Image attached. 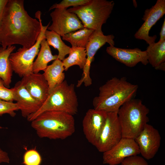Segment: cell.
<instances>
[{
	"mask_svg": "<svg viewBox=\"0 0 165 165\" xmlns=\"http://www.w3.org/2000/svg\"><path fill=\"white\" fill-rule=\"evenodd\" d=\"M24 0H8L0 25V44L5 48L15 44L28 49L36 42L42 23L41 12L31 17L25 10Z\"/></svg>",
	"mask_w": 165,
	"mask_h": 165,
	"instance_id": "cell-1",
	"label": "cell"
},
{
	"mask_svg": "<svg viewBox=\"0 0 165 165\" xmlns=\"http://www.w3.org/2000/svg\"><path fill=\"white\" fill-rule=\"evenodd\" d=\"M138 88L137 85L127 81L125 77H113L99 87L98 95L93 101L94 108L117 112L124 103L134 98Z\"/></svg>",
	"mask_w": 165,
	"mask_h": 165,
	"instance_id": "cell-2",
	"label": "cell"
},
{
	"mask_svg": "<svg viewBox=\"0 0 165 165\" xmlns=\"http://www.w3.org/2000/svg\"><path fill=\"white\" fill-rule=\"evenodd\" d=\"M38 137L50 139H64L75 130L73 116L61 111H46L31 122Z\"/></svg>",
	"mask_w": 165,
	"mask_h": 165,
	"instance_id": "cell-3",
	"label": "cell"
},
{
	"mask_svg": "<svg viewBox=\"0 0 165 165\" xmlns=\"http://www.w3.org/2000/svg\"><path fill=\"white\" fill-rule=\"evenodd\" d=\"M149 109L140 99L133 98L119 108L117 115L122 138L134 139L149 121Z\"/></svg>",
	"mask_w": 165,
	"mask_h": 165,
	"instance_id": "cell-4",
	"label": "cell"
},
{
	"mask_svg": "<svg viewBox=\"0 0 165 165\" xmlns=\"http://www.w3.org/2000/svg\"><path fill=\"white\" fill-rule=\"evenodd\" d=\"M78 105L74 85L69 84L64 80L49 93L38 110L27 119L31 122L43 112L51 111L63 112L74 116L78 112Z\"/></svg>",
	"mask_w": 165,
	"mask_h": 165,
	"instance_id": "cell-5",
	"label": "cell"
},
{
	"mask_svg": "<svg viewBox=\"0 0 165 165\" xmlns=\"http://www.w3.org/2000/svg\"><path fill=\"white\" fill-rule=\"evenodd\" d=\"M114 4L113 1L89 0L84 5L67 10L75 14L84 27L99 31L110 17Z\"/></svg>",
	"mask_w": 165,
	"mask_h": 165,
	"instance_id": "cell-6",
	"label": "cell"
},
{
	"mask_svg": "<svg viewBox=\"0 0 165 165\" xmlns=\"http://www.w3.org/2000/svg\"><path fill=\"white\" fill-rule=\"evenodd\" d=\"M41 24V30L35 44L30 48H19L10 54L9 59L13 71L20 77H23L33 73L32 67L34 59L39 50L42 40L45 39V32L49 26Z\"/></svg>",
	"mask_w": 165,
	"mask_h": 165,
	"instance_id": "cell-7",
	"label": "cell"
},
{
	"mask_svg": "<svg viewBox=\"0 0 165 165\" xmlns=\"http://www.w3.org/2000/svg\"><path fill=\"white\" fill-rule=\"evenodd\" d=\"M114 36L113 35H105L102 30L94 31L90 35L85 47L87 60L81 79L78 81L76 86L80 87L83 83L86 86L92 84L90 76L91 64L97 51L106 43L114 46Z\"/></svg>",
	"mask_w": 165,
	"mask_h": 165,
	"instance_id": "cell-8",
	"label": "cell"
},
{
	"mask_svg": "<svg viewBox=\"0 0 165 165\" xmlns=\"http://www.w3.org/2000/svg\"><path fill=\"white\" fill-rule=\"evenodd\" d=\"M122 138L117 112H107L104 125L95 146L99 152L103 153L112 147Z\"/></svg>",
	"mask_w": 165,
	"mask_h": 165,
	"instance_id": "cell-9",
	"label": "cell"
},
{
	"mask_svg": "<svg viewBox=\"0 0 165 165\" xmlns=\"http://www.w3.org/2000/svg\"><path fill=\"white\" fill-rule=\"evenodd\" d=\"M52 23L47 29L61 36L84 27L77 16L67 9L56 8L50 14Z\"/></svg>",
	"mask_w": 165,
	"mask_h": 165,
	"instance_id": "cell-10",
	"label": "cell"
},
{
	"mask_svg": "<svg viewBox=\"0 0 165 165\" xmlns=\"http://www.w3.org/2000/svg\"><path fill=\"white\" fill-rule=\"evenodd\" d=\"M142 19L144 21L134 35L135 38L143 40L149 45L155 42L156 35H149V31L152 27L165 14V0H157L153 6L146 9Z\"/></svg>",
	"mask_w": 165,
	"mask_h": 165,
	"instance_id": "cell-11",
	"label": "cell"
},
{
	"mask_svg": "<svg viewBox=\"0 0 165 165\" xmlns=\"http://www.w3.org/2000/svg\"><path fill=\"white\" fill-rule=\"evenodd\" d=\"M140 154L138 146L134 139L122 138L110 149L103 152V164L117 165L126 158Z\"/></svg>",
	"mask_w": 165,
	"mask_h": 165,
	"instance_id": "cell-12",
	"label": "cell"
},
{
	"mask_svg": "<svg viewBox=\"0 0 165 165\" xmlns=\"http://www.w3.org/2000/svg\"><path fill=\"white\" fill-rule=\"evenodd\" d=\"M134 140L140 153L145 159L148 160L153 158L158 151L161 138L158 130L147 123Z\"/></svg>",
	"mask_w": 165,
	"mask_h": 165,
	"instance_id": "cell-13",
	"label": "cell"
},
{
	"mask_svg": "<svg viewBox=\"0 0 165 165\" xmlns=\"http://www.w3.org/2000/svg\"><path fill=\"white\" fill-rule=\"evenodd\" d=\"M107 112L90 109L82 122L83 130L88 141L94 146L97 143L104 125Z\"/></svg>",
	"mask_w": 165,
	"mask_h": 165,
	"instance_id": "cell-14",
	"label": "cell"
},
{
	"mask_svg": "<svg viewBox=\"0 0 165 165\" xmlns=\"http://www.w3.org/2000/svg\"><path fill=\"white\" fill-rule=\"evenodd\" d=\"M106 51L117 61L129 67H134L140 62L145 65L148 63L146 51L138 48L123 49L110 46L107 47Z\"/></svg>",
	"mask_w": 165,
	"mask_h": 165,
	"instance_id": "cell-15",
	"label": "cell"
},
{
	"mask_svg": "<svg viewBox=\"0 0 165 165\" xmlns=\"http://www.w3.org/2000/svg\"><path fill=\"white\" fill-rule=\"evenodd\" d=\"M14 101H16L22 116L27 118L37 111L42 104L34 98L23 85L21 81L17 82L12 88Z\"/></svg>",
	"mask_w": 165,
	"mask_h": 165,
	"instance_id": "cell-16",
	"label": "cell"
},
{
	"mask_svg": "<svg viewBox=\"0 0 165 165\" xmlns=\"http://www.w3.org/2000/svg\"><path fill=\"white\" fill-rule=\"evenodd\" d=\"M24 86L35 99L43 104L49 94V86L43 74L32 73L22 77Z\"/></svg>",
	"mask_w": 165,
	"mask_h": 165,
	"instance_id": "cell-17",
	"label": "cell"
},
{
	"mask_svg": "<svg viewBox=\"0 0 165 165\" xmlns=\"http://www.w3.org/2000/svg\"><path fill=\"white\" fill-rule=\"evenodd\" d=\"M64 71L62 62L58 59L43 71V74L48 85L49 93L64 80Z\"/></svg>",
	"mask_w": 165,
	"mask_h": 165,
	"instance_id": "cell-18",
	"label": "cell"
},
{
	"mask_svg": "<svg viewBox=\"0 0 165 165\" xmlns=\"http://www.w3.org/2000/svg\"><path fill=\"white\" fill-rule=\"evenodd\" d=\"M16 48L14 45L5 48L0 47V78L8 88L12 82L13 71L9 57Z\"/></svg>",
	"mask_w": 165,
	"mask_h": 165,
	"instance_id": "cell-19",
	"label": "cell"
},
{
	"mask_svg": "<svg viewBox=\"0 0 165 165\" xmlns=\"http://www.w3.org/2000/svg\"><path fill=\"white\" fill-rule=\"evenodd\" d=\"M40 47L37 57L33 65V72L34 73H38L40 71H43L46 68L50 62L58 59L57 55L52 54L51 49L46 39L42 40Z\"/></svg>",
	"mask_w": 165,
	"mask_h": 165,
	"instance_id": "cell-20",
	"label": "cell"
},
{
	"mask_svg": "<svg viewBox=\"0 0 165 165\" xmlns=\"http://www.w3.org/2000/svg\"><path fill=\"white\" fill-rule=\"evenodd\" d=\"M146 51L148 63L155 69L165 62V40L149 45Z\"/></svg>",
	"mask_w": 165,
	"mask_h": 165,
	"instance_id": "cell-21",
	"label": "cell"
},
{
	"mask_svg": "<svg viewBox=\"0 0 165 165\" xmlns=\"http://www.w3.org/2000/svg\"><path fill=\"white\" fill-rule=\"evenodd\" d=\"M68 54V56L62 61L64 71H67L70 67L75 65L79 66L80 69L83 70L87 60L85 48L72 47Z\"/></svg>",
	"mask_w": 165,
	"mask_h": 165,
	"instance_id": "cell-22",
	"label": "cell"
},
{
	"mask_svg": "<svg viewBox=\"0 0 165 165\" xmlns=\"http://www.w3.org/2000/svg\"><path fill=\"white\" fill-rule=\"evenodd\" d=\"M94 30L84 28L61 36L62 39L70 42L72 47L85 48L90 35Z\"/></svg>",
	"mask_w": 165,
	"mask_h": 165,
	"instance_id": "cell-23",
	"label": "cell"
},
{
	"mask_svg": "<svg viewBox=\"0 0 165 165\" xmlns=\"http://www.w3.org/2000/svg\"><path fill=\"white\" fill-rule=\"evenodd\" d=\"M45 36L48 45L53 46L58 50V59L63 61L65 56L70 53L71 47L66 45L62 40L61 36L53 31L46 30Z\"/></svg>",
	"mask_w": 165,
	"mask_h": 165,
	"instance_id": "cell-24",
	"label": "cell"
},
{
	"mask_svg": "<svg viewBox=\"0 0 165 165\" xmlns=\"http://www.w3.org/2000/svg\"><path fill=\"white\" fill-rule=\"evenodd\" d=\"M42 161L41 156L35 149L27 151L23 156V163L25 165H40Z\"/></svg>",
	"mask_w": 165,
	"mask_h": 165,
	"instance_id": "cell-25",
	"label": "cell"
},
{
	"mask_svg": "<svg viewBox=\"0 0 165 165\" xmlns=\"http://www.w3.org/2000/svg\"><path fill=\"white\" fill-rule=\"evenodd\" d=\"M19 110L16 103L0 100V116L5 114L14 117L16 115V111Z\"/></svg>",
	"mask_w": 165,
	"mask_h": 165,
	"instance_id": "cell-26",
	"label": "cell"
},
{
	"mask_svg": "<svg viewBox=\"0 0 165 165\" xmlns=\"http://www.w3.org/2000/svg\"><path fill=\"white\" fill-rule=\"evenodd\" d=\"M89 0H63L59 3L53 5L49 9V11L56 8L67 9L70 6L76 7L85 4Z\"/></svg>",
	"mask_w": 165,
	"mask_h": 165,
	"instance_id": "cell-27",
	"label": "cell"
},
{
	"mask_svg": "<svg viewBox=\"0 0 165 165\" xmlns=\"http://www.w3.org/2000/svg\"><path fill=\"white\" fill-rule=\"evenodd\" d=\"M0 100L8 101H14V94L12 88L6 87L0 78Z\"/></svg>",
	"mask_w": 165,
	"mask_h": 165,
	"instance_id": "cell-28",
	"label": "cell"
},
{
	"mask_svg": "<svg viewBox=\"0 0 165 165\" xmlns=\"http://www.w3.org/2000/svg\"><path fill=\"white\" fill-rule=\"evenodd\" d=\"M121 165H149L143 157L136 155L131 156L125 159Z\"/></svg>",
	"mask_w": 165,
	"mask_h": 165,
	"instance_id": "cell-29",
	"label": "cell"
},
{
	"mask_svg": "<svg viewBox=\"0 0 165 165\" xmlns=\"http://www.w3.org/2000/svg\"><path fill=\"white\" fill-rule=\"evenodd\" d=\"M9 161L8 153L0 148V163H9Z\"/></svg>",
	"mask_w": 165,
	"mask_h": 165,
	"instance_id": "cell-30",
	"label": "cell"
},
{
	"mask_svg": "<svg viewBox=\"0 0 165 165\" xmlns=\"http://www.w3.org/2000/svg\"><path fill=\"white\" fill-rule=\"evenodd\" d=\"M8 0H0V25L2 20L4 10Z\"/></svg>",
	"mask_w": 165,
	"mask_h": 165,
	"instance_id": "cell-31",
	"label": "cell"
},
{
	"mask_svg": "<svg viewBox=\"0 0 165 165\" xmlns=\"http://www.w3.org/2000/svg\"><path fill=\"white\" fill-rule=\"evenodd\" d=\"M160 35V37L158 42H160L165 40V19H164Z\"/></svg>",
	"mask_w": 165,
	"mask_h": 165,
	"instance_id": "cell-32",
	"label": "cell"
},
{
	"mask_svg": "<svg viewBox=\"0 0 165 165\" xmlns=\"http://www.w3.org/2000/svg\"><path fill=\"white\" fill-rule=\"evenodd\" d=\"M155 69L156 70H161L163 71H165V62L160 64Z\"/></svg>",
	"mask_w": 165,
	"mask_h": 165,
	"instance_id": "cell-33",
	"label": "cell"
},
{
	"mask_svg": "<svg viewBox=\"0 0 165 165\" xmlns=\"http://www.w3.org/2000/svg\"><path fill=\"white\" fill-rule=\"evenodd\" d=\"M2 128H3L2 127L0 126V129H2Z\"/></svg>",
	"mask_w": 165,
	"mask_h": 165,
	"instance_id": "cell-34",
	"label": "cell"
}]
</instances>
